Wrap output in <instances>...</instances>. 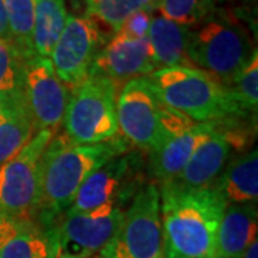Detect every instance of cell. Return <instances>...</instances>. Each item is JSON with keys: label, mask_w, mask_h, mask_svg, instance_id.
Here are the masks:
<instances>
[{"label": "cell", "mask_w": 258, "mask_h": 258, "mask_svg": "<svg viewBox=\"0 0 258 258\" xmlns=\"http://www.w3.org/2000/svg\"><path fill=\"white\" fill-rule=\"evenodd\" d=\"M165 258H217V234L228 204L214 186L182 189L161 185Z\"/></svg>", "instance_id": "1"}, {"label": "cell", "mask_w": 258, "mask_h": 258, "mask_svg": "<svg viewBox=\"0 0 258 258\" xmlns=\"http://www.w3.org/2000/svg\"><path fill=\"white\" fill-rule=\"evenodd\" d=\"M128 141L112 138L99 144H74L64 135L53 137L43 154L42 200L39 212L45 225L74 204L82 184L108 161L126 154Z\"/></svg>", "instance_id": "2"}, {"label": "cell", "mask_w": 258, "mask_h": 258, "mask_svg": "<svg viewBox=\"0 0 258 258\" xmlns=\"http://www.w3.org/2000/svg\"><path fill=\"white\" fill-rule=\"evenodd\" d=\"M159 101L195 123L244 116L232 89L189 64L161 68L149 76Z\"/></svg>", "instance_id": "3"}, {"label": "cell", "mask_w": 258, "mask_h": 258, "mask_svg": "<svg viewBox=\"0 0 258 258\" xmlns=\"http://www.w3.org/2000/svg\"><path fill=\"white\" fill-rule=\"evenodd\" d=\"M255 52L247 29L227 13H211L189 30V64L230 88Z\"/></svg>", "instance_id": "4"}, {"label": "cell", "mask_w": 258, "mask_h": 258, "mask_svg": "<svg viewBox=\"0 0 258 258\" xmlns=\"http://www.w3.org/2000/svg\"><path fill=\"white\" fill-rule=\"evenodd\" d=\"M62 123L63 135L74 144H99L118 137L116 83L101 75H89L71 91Z\"/></svg>", "instance_id": "5"}, {"label": "cell", "mask_w": 258, "mask_h": 258, "mask_svg": "<svg viewBox=\"0 0 258 258\" xmlns=\"http://www.w3.org/2000/svg\"><path fill=\"white\" fill-rule=\"evenodd\" d=\"M123 210L108 205L92 211L66 210L45 227L49 258H95L119 228Z\"/></svg>", "instance_id": "6"}, {"label": "cell", "mask_w": 258, "mask_h": 258, "mask_svg": "<svg viewBox=\"0 0 258 258\" xmlns=\"http://www.w3.org/2000/svg\"><path fill=\"white\" fill-rule=\"evenodd\" d=\"M53 131H40L26 147L0 165V215L30 220L42 200L43 154L55 137Z\"/></svg>", "instance_id": "7"}, {"label": "cell", "mask_w": 258, "mask_h": 258, "mask_svg": "<svg viewBox=\"0 0 258 258\" xmlns=\"http://www.w3.org/2000/svg\"><path fill=\"white\" fill-rule=\"evenodd\" d=\"M96 258H165L157 184L145 185L137 192L118 231Z\"/></svg>", "instance_id": "8"}, {"label": "cell", "mask_w": 258, "mask_h": 258, "mask_svg": "<svg viewBox=\"0 0 258 258\" xmlns=\"http://www.w3.org/2000/svg\"><path fill=\"white\" fill-rule=\"evenodd\" d=\"M165 105L159 101L149 76L123 83L116 98L118 126L128 144L155 151L171 138L164 123Z\"/></svg>", "instance_id": "9"}, {"label": "cell", "mask_w": 258, "mask_h": 258, "mask_svg": "<svg viewBox=\"0 0 258 258\" xmlns=\"http://www.w3.org/2000/svg\"><path fill=\"white\" fill-rule=\"evenodd\" d=\"M106 45V36L91 19L68 15L63 32L50 56L59 79L75 89L88 79L96 57Z\"/></svg>", "instance_id": "10"}, {"label": "cell", "mask_w": 258, "mask_h": 258, "mask_svg": "<svg viewBox=\"0 0 258 258\" xmlns=\"http://www.w3.org/2000/svg\"><path fill=\"white\" fill-rule=\"evenodd\" d=\"M71 91L55 72L50 59L33 56L23 63V96L37 132L62 125Z\"/></svg>", "instance_id": "11"}, {"label": "cell", "mask_w": 258, "mask_h": 258, "mask_svg": "<svg viewBox=\"0 0 258 258\" xmlns=\"http://www.w3.org/2000/svg\"><path fill=\"white\" fill-rule=\"evenodd\" d=\"M141 157L137 154H122L108 161L89 176L75 197L72 211H92L101 207L122 205L138 188Z\"/></svg>", "instance_id": "12"}, {"label": "cell", "mask_w": 258, "mask_h": 258, "mask_svg": "<svg viewBox=\"0 0 258 258\" xmlns=\"http://www.w3.org/2000/svg\"><path fill=\"white\" fill-rule=\"evenodd\" d=\"M155 71L158 64L148 37L134 39L115 33L102 47L91 74L105 76L118 85L141 76H151Z\"/></svg>", "instance_id": "13"}, {"label": "cell", "mask_w": 258, "mask_h": 258, "mask_svg": "<svg viewBox=\"0 0 258 258\" xmlns=\"http://www.w3.org/2000/svg\"><path fill=\"white\" fill-rule=\"evenodd\" d=\"M231 148L232 147L228 138L217 128L214 122V129L210 137L195 149L184 169L174 181L169 182V185L182 189H200L212 186L227 165Z\"/></svg>", "instance_id": "14"}, {"label": "cell", "mask_w": 258, "mask_h": 258, "mask_svg": "<svg viewBox=\"0 0 258 258\" xmlns=\"http://www.w3.org/2000/svg\"><path fill=\"white\" fill-rule=\"evenodd\" d=\"M214 122L194 123L191 128L169 138L155 151L149 152L151 175L159 185L169 184L184 169L195 149L210 137Z\"/></svg>", "instance_id": "15"}, {"label": "cell", "mask_w": 258, "mask_h": 258, "mask_svg": "<svg viewBox=\"0 0 258 258\" xmlns=\"http://www.w3.org/2000/svg\"><path fill=\"white\" fill-rule=\"evenodd\" d=\"M258 210L255 203L228 204L217 234V258H241L257 240Z\"/></svg>", "instance_id": "16"}, {"label": "cell", "mask_w": 258, "mask_h": 258, "mask_svg": "<svg viewBox=\"0 0 258 258\" xmlns=\"http://www.w3.org/2000/svg\"><path fill=\"white\" fill-rule=\"evenodd\" d=\"M227 204L257 203L258 200V152L254 148L235 158L222 169L212 185Z\"/></svg>", "instance_id": "17"}, {"label": "cell", "mask_w": 258, "mask_h": 258, "mask_svg": "<svg viewBox=\"0 0 258 258\" xmlns=\"http://www.w3.org/2000/svg\"><path fill=\"white\" fill-rule=\"evenodd\" d=\"M189 30L191 29L186 26L164 18L158 10L152 13L148 40L152 47L158 69L178 64H189L186 56Z\"/></svg>", "instance_id": "18"}, {"label": "cell", "mask_w": 258, "mask_h": 258, "mask_svg": "<svg viewBox=\"0 0 258 258\" xmlns=\"http://www.w3.org/2000/svg\"><path fill=\"white\" fill-rule=\"evenodd\" d=\"M36 135L25 96L12 98L0 112V165L16 157Z\"/></svg>", "instance_id": "19"}, {"label": "cell", "mask_w": 258, "mask_h": 258, "mask_svg": "<svg viewBox=\"0 0 258 258\" xmlns=\"http://www.w3.org/2000/svg\"><path fill=\"white\" fill-rule=\"evenodd\" d=\"M68 20L66 0H36L33 47L40 57L50 59Z\"/></svg>", "instance_id": "20"}, {"label": "cell", "mask_w": 258, "mask_h": 258, "mask_svg": "<svg viewBox=\"0 0 258 258\" xmlns=\"http://www.w3.org/2000/svg\"><path fill=\"white\" fill-rule=\"evenodd\" d=\"M139 10H158V0H101L85 12V18L105 33L119 32L125 20Z\"/></svg>", "instance_id": "21"}, {"label": "cell", "mask_w": 258, "mask_h": 258, "mask_svg": "<svg viewBox=\"0 0 258 258\" xmlns=\"http://www.w3.org/2000/svg\"><path fill=\"white\" fill-rule=\"evenodd\" d=\"M0 258H49L45 231L36 227L32 220H18L0 247Z\"/></svg>", "instance_id": "22"}, {"label": "cell", "mask_w": 258, "mask_h": 258, "mask_svg": "<svg viewBox=\"0 0 258 258\" xmlns=\"http://www.w3.org/2000/svg\"><path fill=\"white\" fill-rule=\"evenodd\" d=\"M12 45L23 60L36 56L33 47V25L36 0H5Z\"/></svg>", "instance_id": "23"}, {"label": "cell", "mask_w": 258, "mask_h": 258, "mask_svg": "<svg viewBox=\"0 0 258 258\" xmlns=\"http://www.w3.org/2000/svg\"><path fill=\"white\" fill-rule=\"evenodd\" d=\"M23 63L12 42L0 39V93L8 98L23 96Z\"/></svg>", "instance_id": "24"}, {"label": "cell", "mask_w": 258, "mask_h": 258, "mask_svg": "<svg viewBox=\"0 0 258 258\" xmlns=\"http://www.w3.org/2000/svg\"><path fill=\"white\" fill-rule=\"evenodd\" d=\"M158 12L178 25L194 28L211 15L210 0H158Z\"/></svg>", "instance_id": "25"}, {"label": "cell", "mask_w": 258, "mask_h": 258, "mask_svg": "<svg viewBox=\"0 0 258 258\" xmlns=\"http://www.w3.org/2000/svg\"><path fill=\"white\" fill-rule=\"evenodd\" d=\"M232 93L241 109L257 115L258 106V52H255L247 66L240 72L231 85Z\"/></svg>", "instance_id": "26"}, {"label": "cell", "mask_w": 258, "mask_h": 258, "mask_svg": "<svg viewBox=\"0 0 258 258\" xmlns=\"http://www.w3.org/2000/svg\"><path fill=\"white\" fill-rule=\"evenodd\" d=\"M155 10H139L137 13H134L132 16H129L125 23L122 25L119 29L120 35L128 37H134V39H144L148 37V32H149V26H151V19H152V13Z\"/></svg>", "instance_id": "27"}, {"label": "cell", "mask_w": 258, "mask_h": 258, "mask_svg": "<svg viewBox=\"0 0 258 258\" xmlns=\"http://www.w3.org/2000/svg\"><path fill=\"white\" fill-rule=\"evenodd\" d=\"M249 0H210L211 13H228L230 10L245 9Z\"/></svg>", "instance_id": "28"}, {"label": "cell", "mask_w": 258, "mask_h": 258, "mask_svg": "<svg viewBox=\"0 0 258 258\" xmlns=\"http://www.w3.org/2000/svg\"><path fill=\"white\" fill-rule=\"evenodd\" d=\"M18 218H9V217H2L0 218V247L3 245V242L10 235V232L13 231L16 225Z\"/></svg>", "instance_id": "29"}, {"label": "cell", "mask_w": 258, "mask_h": 258, "mask_svg": "<svg viewBox=\"0 0 258 258\" xmlns=\"http://www.w3.org/2000/svg\"><path fill=\"white\" fill-rule=\"evenodd\" d=\"M0 39L2 40H10L9 23H8V15H6V8H5V0H0Z\"/></svg>", "instance_id": "30"}, {"label": "cell", "mask_w": 258, "mask_h": 258, "mask_svg": "<svg viewBox=\"0 0 258 258\" xmlns=\"http://www.w3.org/2000/svg\"><path fill=\"white\" fill-rule=\"evenodd\" d=\"M241 258H258V241L254 240L248 245V248L245 249V252L242 254Z\"/></svg>", "instance_id": "31"}, {"label": "cell", "mask_w": 258, "mask_h": 258, "mask_svg": "<svg viewBox=\"0 0 258 258\" xmlns=\"http://www.w3.org/2000/svg\"><path fill=\"white\" fill-rule=\"evenodd\" d=\"M74 2H78L79 5L82 3L83 8H85V10H83V15H85V12H86V10L89 9L91 6H93V5H96L98 2H101V0H74ZM83 15H82V16H83Z\"/></svg>", "instance_id": "32"}, {"label": "cell", "mask_w": 258, "mask_h": 258, "mask_svg": "<svg viewBox=\"0 0 258 258\" xmlns=\"http://www.w3.org/2000/svg\"><path fill=\"white\" fill-rule=\"evenodd\" d=\"M10 99H12V98H8V96H5L3 93H0V112L6 108V105L9 103Z\"/></svg>", "instance_id": "33"}, {"label": "cell", "mask_w": 258, "mask_h": 258, "mask_svg": "<svg viewBox=\"0 0 258 258\" xmlns=\"http://www.w3.org/2000/svg\"><path fill=\"white\" fill-rule=\"evenodd\" d=\"M0 218H2V215H0Z\"/></svg>", "instance_id": "34"}, {"label": "cell", "mask_w": 258, "mask_h": 258, "mask_svg": "<svg viewBox=\"0 0 258 258\" xmlns=\"http://www.w3.org/2000/svg\"><path fill=\"white\" fill-rule=\"evenodd\" d=\"M95 258H96V257H95Z\"/></svg>", "instance_id": "35"}]
</instances>
